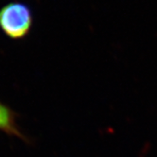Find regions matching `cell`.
<instances>
[{"label":"cell","mask_w":157,"mask_h":157,"mask_svg":"<svg viewBox=\"0 0 157 157\" xmlns=\"http://www.w3.org/2000/svg\"><path fill=\"white\" fill-rule=\"evenodd\" d=\"M33 16L30 8L20 2H12L0 9V29L13 40L25 38L31 29Z\"/></svg>","instance_id":"1"},{"label":"cell","mask_w":157,"mask_h":157,"mask_svg":"<svg viewBox=\"0 0 157 157\" xmlns=\"http://www.w3.org/2000/svg\"><path fill=\"white\" fill-rule=\"evenodd\" d=\"M0 131L10 136L16 137L26 143H30L29 136L19 127L16 113L2 101H0Z\"/></svg>","instance_id":"2"}]
</instances>
